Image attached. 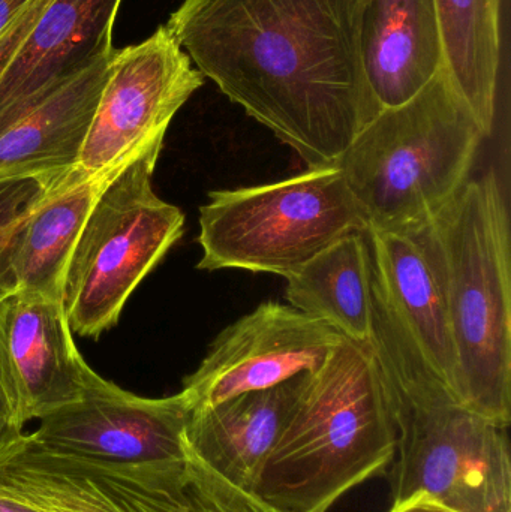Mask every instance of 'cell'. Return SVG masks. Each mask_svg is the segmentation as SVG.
<instances>
[{
    "label": "cell",
    "mask_w": 511,
    "mask_h": 512,
    "mask_svg": "<svg viewBox=\"0 0 511 512\" xmlns=\"http://www.w3.org/2000/svg\"><path fill=\"white\" fill-rule=\"evenodd\" d=\"M366 0H183L165 26L195 68L308 168L338 165L380 113L363 65Z\"/></svg>",
    "instance_id": "6da1fadb"
},
{
    "label": "cell",
    "mask_w": 511,
    "mask_h": 512,
    "mask_svg": "<svg viewBox=\"0 0 511 512\" xmlns=\"http://www.w3.org/2000/svg\"><path fill=\"white\" fill-rule=\"evenodd\" d=\"M395 414L371 342L342 336L308 382L254 493L281 512H327L396 456Z\"/></svg>",
    "instance_id": "7a4b0ae2"
},
{
    "label": "cell",
    "mask_w": 511,
    "mask_h": 512,
    "mask_svg": "<svg viewBox=\"0 0 511 512\" xmlns=\"http://www.w3.org/2000/svg\"><path fill=\"white\" fill-rule=\"evenodd\" d=\"M506 191L494 170L471 177L419 227L443 291L456 352V400L509 429L511 254Z\"/></svg>",
    "instance_id": "3957f363"
},
{
    "label": "cell",
    "mask_w": 511,
    "mask_h": 512,
    "mask_svg": "<svg viewBox=\"0 0 511 512\" xmlns=\"http://www.w3.org/2000/svg\"><path fill=\"white\" fill-rule=\"evenodd\" d=\"M485 138L444 68L413 99L381 110L338 162L365 231L428 221L471 179Z\"/></svg>",
    "instance_id": "277c9868"
},
{
    "label": "cell",
    "mask_w": 511,
    "mask_h": 512,
    "mask_svg": "<svg viewBox=\"0 0 511 512\" xmlns=\"http://www.w3.org/2000/svg\"><path fill=\"white\" fill-rule=\"evenodd\" d=\"M209 197L200 209V270L288 277L344 234L365 231L338 165Z\"/></svg>",
    "instance_id": "5b68a950"
},
{
    "label": "cell",
    "mask_w": 511,
    "mask_h": 512,
    "mask_svg": "<svg viewBox=\"0 0 511 512\" xmlns=\"http://www.w3.org/2000/svg\"><path fill=\"white\" fill-rule=\"evenodd\" d=\"M164 140L138 152L102 191L72 251L62 303L71 330L99 337L129 295L179 242L185 215L152 188Z\"/></svg>",
    "instance_id": "8992f818"
},
{
    "label": "cell",
    "mask_w": 511,
    "mask_h": 512,
    "mask_svg": "<svg viewBox=\"0 0 511 512\" xmlns=\"http://www.w3.org/2000/svg\"><path fill=\"white\" fill-rule=\"evenodd\" d=\"M387 382L398 432L393 504L426 495L459 512H511L507 427L441 385Z\"/></svg>",
    "instance_id": "52a82bcc"
},
{
    "label": "cell",
    "mask_w": 511,
    "mask_h": 512,
    "mask_svg": "<svg viewBox=\"0 0 511 512\" xmlns=\"http://www.w3.org/2000/svg\"><path fill=\"white\" fill-rule=\"evenodd\" d=\"M371 342L387 376L434 382L456 400V352L443 291L413 231L366 230ZM458 402V400H456Z\"/></svg>",
    "instance_id": "ba28073f"
},
{
    "label": "cell",
    "mask_w": 511,
    "mask_h": 512,
    "mask_svg": "<svg viewBox=\"0 0 511 512\" xmlns=\"http://www.w3.org/2000/svg\"><path fill=\"white\" fill-rule=\"evenodd\" d=\"M204 80L165 24L143 42L114 48L78 167L108 170L164 140L171 120Z\"/></svg>",
    "instance_id": "9c48e42d"
},
{
    "label": "cell",
    "mask_w": 511,
    "mask_h": 512,
    "mask_svg": "<svg viewBox=\"0 0 511 512\" xmlns=\"http://www.w3.org/2000/svg\"><path fill=\"white\" fill-rule=\"evenodd\" d=\"M342 339L288 304L264 303L225 328L180 393L191 411L278 387L323 366Z\"/></svg>",
    "instance_id": "30bf717a"
},
{
    "label": "cell",
    "mask_w": 511,
    "mask_h": 512,
    "mask_svg": "<svg viewBox=\"0 0 511 512\" xmlns=\"http://www.w3.org/2000/svg\"><path fill=\"white\" fill-rule=\"evenodd\" d=\"M189 417L182 393L146 399L96 375L83 399L41 418L29 435L59 453L104 462H162L188 456Z\"/></svg>",
    "instance_id": "8fae6325"
},
{
    "label": "cell",
    "mask_w": 511,
    "mask_h": 512,
    "mask_svg": "<svg viewBox=\"0 0 511 512\" xmlns=\"http://www.w3.org/2000/svg\"><path fill=\"white\" fill-rule=\"evenodd\" d=\"M0 364L24 424L83 399L98 375L78 352L62 301L29 291L0 300Z\"/></svg>",
    "instance_id": "7c38bea8"
},
{
    "label": "cell",
    "mask_w": 511,
    "mask_h": 512,
    "mask_svg": "<svg viewBox=\"0 0 511 512\" xmlns=\"http://www.w3.org/2000/svg\"><path fill=\"white\" fill-rule=\"evenodd\" d=\"M122 0H53L0 74V135L113 50Z\"/></svg>",
    "instance_id": "4fadbf2b"
},
{
    "label": "cell",
    "mask_w": 511,
    "mask_h": 512,
    "mask_svg": "<svg viewBox=\"0 0 511 512\" xmlns=\"http://www.w3.org/2000/svg\"><path fill=\"white\" fill-rule=\"evenodd\" d=\"M309 375L191 411L186 453L228 483L254 493Z\"/></svg>",
    "instance_id": "5bb4252c"
},
{
    "label": "cell",
    "mask_w": 511,
    "mask_h": 512,
    "mask_svg": "<svg viewBox=\"0 0 511 512\" xmlns=\"http://www.w3.org/2000/svg\"><path fill=\"white\" fill-rule=\"evenodd\" d=\"M360 41L381 110L413 99L444 66L435 0H366Z\"/></svg>",
    "instance_id": "9a60e30c"
},
{
    "label": "cell",
    "mask_w": 511,
    "mask_h": 512,
    "mask_svg": "<svg viewBox=\"0 0 511 512\" xmlns=\"http://www.w3.org/2000/svg\"><path fill=\"white\" fill-rule=\"evenodd\" d=\"M135 155L98 173L77 165L57 177L15 239V291L36 292L62 301L66 268L81 230L99 195Z\"/></svg>",
    "instance_id": "2e32d148"
},
{
    "label": "cell",
    "mask_w": 511,
    "mask_h": 512,
    "mask_svg": "<svg viewBox=\"0 0 511 512\" xmlns=\"http://www.w3.org/2000/svg\"><path fill=\"white\" fill-rule=\"evenodd\" d=\"M113 51L96 57L0 135V179L45 176L77 167Z\"/></svg>",
    "instance_id": "e0dca14e"
},
{
    "label": "cell",
    "mask_w": 511,
    "mask_h": 512,
    "mask_svg": "<svg viewBox=\"0 0 511 512\" xmlns=\"http://www.w3.org/2000/svg\"><path fill=\"white\" fill-rule=\"evenodd\" d=\"M92 512H281L192 456L135 463L110 481Z\"/></svg>",
    "instance_id": "ac0fdd59"
},
{
    "label": "cell",
    "mask_w": 511,
    "mask_h": 512,
    "mask_svg": "<svg viewBox=\"0 0 511 512\" xmlns=\"http://www.w3.org/2000/svg\"><path fill=\"white\" fill-rule=\"evenodd\" d=\"M285 279L288 306L326 322L347 339L368 342L372 273L365 231L344 234Z\"/></svg>",
    "instance_id": "d6986e66"
},
{
    "label": "cell",
    "mask_w": 511,
    "mask_h": 512,
    "mask_svg": "<svg viewBox=\"0 0 511 512\" xmlns=\"http://www.w3.org/2000/svg\"><path fill=\"white\" fill-rule=\"evenodd\" d=\"M444 71L476 116L486 138L494 131L501 66L503 0H435Z\"/></svg>",
    "instance_id": "ffe728a7"
},
{
    "label": "cell",
    "mask_w": 511,
    "mask_h": 512,
    "mask_svg": "<svg viewBox=\"0 0 511 512\" xmlns=\"http://www.w3.org/2000/svg\"><path fill=\"white\" fill-rule=\"evenodd\" d=\"M60 174L0 179V300L15 292L12 251L18 231Z\"/></svg>",
    "instance_id": "44dd1931"
},
{
    "label": "cell",
    "mask_w": 511,
    "mask_h": 512,
    "mask_svg": "<svg viewBox=\"0 0 511 512\" xmlns=\"http://www.w3.org/2000/svg\"><path fill=\"white\" fill-rule=\"evenodd\" d=\"M51 2L53 0H32L23 9V12L0 33V74L5 71L12 57L20 50L21 45L24 44L35 24L38 23L42 12Z\"/></svg>",
    "instance_id": "7402d4cb"
},
{
    "label": "cell",
    "mask_w": 511,
    "mask_h": 512,
    "mask_svg": "<svg viewBox=\"0 0 511 512\" xmlns=\"http://www.w3.org/2000/svg\"><path fill=\"white\" fill-rule=\"evenodd\" d=\"M24 426L14 393L0 364V456L26 435Z\"/></svg>",
    "instance_id": "603a6c76"
},
{
    "label": "cell",
    "mask_w": 511,
    "mask_h": 512,
    "mask_svg": "<svg viewBox=\"0 0 511 512\" xmlns=\"http://www.w3.org/2000/svg\"><path fill=\"white\" fill-rule=\"evenodd\" d=\"M389 512H459L452 510L447 505L435 501L426 495H417L407 501L393 504L392 510Z\"/></svg>",
    "instance_id": "cb8c5ba5"
},
{
    "label": "cell",
    "mask_w": 511,
    "mask_h": 512,
    "mask_svg": "<svg viewBox=\"0 0 511 512\" xmlns=\"http://www.w3.org/2000/svg\"><path fill=\"white\" fill-rule=\"evenodd\" d=\"M32 0H0V33L23 12Z\"/></svg>",
    "instance_id": "d4e9b609"
},
{
    "label": "cell",
    "mask_w": 511,
    "mask_h": 512,
    "mask_svg": "<svg viewBox=\"0 0 511 512\" xmlns=\"http://www.w3.org/2000/svg\"><path fill=\"white\" fill-rule=\"evenodd\" d=\"M0 512H36L17 502L9 501V499L0 496Z\"/></svg>",
    "instance_id": "484cf974"
}]
</instances>
